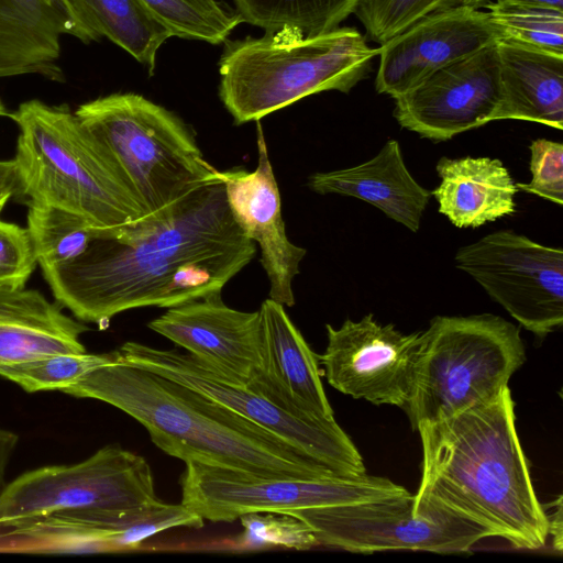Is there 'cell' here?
I'll return each mask as SVG.
<instances>
[{"label":"cell","mask_w":563,"mask_h":563,"mask_svg":"<svg viewBox=\"0 0 563 563\" xmlns=\"http://www.w3.org/2000/svg\"><path fill=\"white\" fill-rule=\"evenodd\" d=\"M255 253L220 180L159 213L100 230L81 255L41 269L57 303L103 329L126 310L173 308L221 294Z\"/></svg>","instance_id":"cell-1"},{"label":"cell","mask_w":563,"mask_h":563,"mask_svg":"<svg viewBox=\"0 0 563 563\" xmlns=\"http://www.w3.org/2000/svg\"><path fill=\"white\" fill-rule=\"evenodd\" d=\"M417 432L422 464L416 497L449 507L515 548L545 545L548 515L516 429L509 386L487 401L421 424Z\"/></svg>","instance_id":"cell-2"},{"label":"cell","mask_w":563,"mask_h":563,"mask_svg":"<svg viewBox=\"0 0 563 563\" xmlns=\"http://www.w3.org/2000/svg\"><path fill=\"white\" fill-rule=\"evenodd\" d=\"M107 402L140 422L170 456L253 474L319 478L336 474L274 432L181 383L120 361L64 390Z\"/></svg>","instance_id":"cell-3"},{"label":"cell","mask_w":563,"mask_h":563,"mask_svg":"<svg viewBox=\"0 0 563 563\" xmlns=\"http://www.w3.org/2000/svg\"><path fill=\"white\" fill-rule=\"evenodd\" d=\"M20 197L75 213L101 230L148 216L106 145L67 106L32 99L10 117Z\"/></svg>","instance_id":"cell-4"},{"label":"cell","mask_w":563,"mask_h":563,"mask_svg":"<svg viewBox=\"0 0 563 563\" xmlns=\"http://www.w3.org/2000/svg\"><path fill=\"white\" fill-rule=\"evenodd\" d=\"M224 44L219 96L235 124L321 91L349 92L378 55L356 29L343 26L309 36L279 29Z\"/></svg>","instance_id":"cell-5"},{"label":"cell","mask_w":563,"mask_h":563,"mask_svg":"<svg viewBox=\"0 0 563 563\" xmlns=\"http://www.w3.org/2000/svg\"><path fill=\"white\" fill-rule=\"evenodd\" d=\"M148 462L119 444L88 459L26 472L0 496V532L40 521L121 527L162 503Z\"/></svg>","instance_id":"cell-6"},{"label":"cell","mask_w":563,"mask_h":563,"mask_svg":"<svg viewBox=\"0 0 563 563\" xmlns=\"http://www.w3.org/2000/svg\"><path fill=\"white\" fill-rule=\"evenodd\" d=\"M75 113L112 154L148 216L221 180L189 126L139 93L99 97Z\"/></svg>","instance_id":"cell-7"},{"label":"cell","mask_w":563,"mask_h":563,"mask_svg":"<svg viewBox=\"0 0 563 563\" xmlns=\"http://www.w3.org/2000/svg\"><path fill=\"white\" fill-rule=\"evenodd\" d=\"M422 333L402 409L415 431L494 398L526 361L519 329L495 314L437 316Z\"/></svg>","instance_id":"cell-8"},{"label":"cell","mask_w":563,"mask_h":563,"mask_svg":"<svg viewBox=\"0 0 563 563\" xmlns=\"http://www.w3.org/2000/svg\"><path fill=\"white\" fill-rule=\"evenodd\" d=\"M287 514L307 523L319 545L356 553L387 550L461 553L482 539L494 537L467 517L409 492Z\"/></svg>","instance_id":"cell-9"},{"label":"cell","mask_w":563,"mask_h":563,"mask_svg":"<svg viewBox=\"0 0 563 563\" xmlns=\"http://www.w3.org/2000/svg\"><path fill=\"white\" fill-rule=\"evenodd\" d=\"M180 485L181 503L212 522H232L250 512L287 514L408 493L388 478L366 473L272 477L199 462L186 463Z\"/></svg>","instance_id":"cell-10"},{"label":"cell","mask_w":563,"mask_h":563,"mask_svg":"<svg viewBox=\"0 0 563 563\" xmlns=\"http://www.w3.org/2000/svg\"><path fill=\"white\" fill-rule=\"evenodd\" d=\"M124 363L194 388L274 432L340 475L366 473L363 457L335 419L295 416L266 397L236 384L189 353L125 342L114 351Z\"/></svg>","instance_id":"cell-11"},{"label":"cell","mask_w":563,"mask_h":563,"mask_svg":"<svg viewBox=\"0 0 563 563\" xmlns=\"http://www.w3.org/2000/svg\"><path fill=\"white\" fill-rule=\"evenodd\" d=\"M487 295L536 336L563 323V250L511 230L462 246L454 257Z\"/></svg>","instance_id":"cell-12"},{"label":"cell","mask_w":563,"mask_h":563,"mask_svg":"<svg viewBox=\"0 0 563 563\" xmlns=\"http://www.w3.org/2000/svg\"><path fill=\"white\" fill-rule=\"evenodd\" d=\"M325 329L327 347L318 358L328 383L355 399L404 409L413 386L422 331L405 334L393 323H379L372 313Z\"/></svg>","instance_id":"cell-13"},{"label":"cell","mask_w":563,"mask_h":563,"mask_svg":"<svg viewBox=\"0 0 563 563\" xmlns=\"http://www.w3.org/2000/svg\"><path fill=\"white\" fill-rule=\"evenodd\" d=\"M496 43L394 98V117L400 126L421 137L446 141L498 120L503 90Z\"/></svg>","instance_id":"cell-14"},{"label":"cell","mask_w":563,"mask_h":563,"mask_svg":"<svg viewBox=\"0 0 563 563\" xmlns=\"http://www.w3.org/2000/svg\"><path fill=\"white\" fill-rule=\"evenodd\" d=\"M501 37L486 11L465 5L430 13L380 45L375 88L396 98Z\"/></svg>","instance_id":"cell-15"},{"label":"cell","mask_w":563,"mask_h":563,"mask_svg":"<svg viewBox=\"0 0 563 563\" xmlns=\"http://www.w3.org/2000/svg\"><path fill=\"white\" fill-rule=\"evenodd\" d=\"M147 327L228 379L251 390L260 385L258 310L233 309L213 294L168 308Z\"/></svg>","instance_id":"cell-16"},{"label":"cell","mask_w":563,"mask_h":563,"mask_svg":"<svg viewBox=\"0 0 563 563\" xmlns=\"http://www.w3.org/2000/svg\"><path fill=\"white\" fill-rule=\"evenodd\" d=\"M257 165L253 172H220L231 213L243 233L257 243L269 282L271 299L295 305L292 280L306 250L291 243L282 218L280 194L262 125L256 121Z\"/></svg>","instance_id":"cell-17"},{"label":"cell","mask_w":563,"mask_h":563,"mask_svg":"<svg viewBox=\"0 0 563 563\" xmlns=\"http://www.w3.org/2000/svg\"><path fill=\"white\" fill-rule=\"evenodd\" d=\"M258 313L262 379L253 391L295 416L333 419L318 354L292 323L285 306L267 298Z\"/></svg>","instance_id":"cell-18"},{"label":"cell","mask_w":563,"mask_h":563,"mask_svg":"<svg viewBox=\"0 0 563 563\" xmlns=\"http://www.w3.org/2000/svg\"><path fill=\"white\" fill-rule=\"evenodd\" d=\"M89 35L55 0H0V78L40 75L64 80L60 37Z\"/></svg>","instance_id":"cell-19"},{"label":"cell","mask_w":563,"mask_h":563,"mask_svg":"<svg viewBox=\"0 0 563 563\" xmlns=\"http://www.w3.org/2000/svg\"><path fill=\"white\" fill-rule=\"evenodd\" d=\"M309 188L320 195L338 194L363 200L411 232L420 228L431 197L408 170L398 141L389 140L372 159L360 165L314 173Z\"/></svg>","instance_id":"cell-20"},{"label":"cell","mask_w":563,"mask_h":563,"mask_svg":"<svg viewBox=\"0 0 563 563\" xmlns=\"http://www.w3.org/2000/svg\"><path fill=\"white\" fill-rule=\"evenodd\" d=\"M85 322L42 292L0 285V367L58 353H84Z\"/></svg>","instance_id":"cell-21"},{"label":"cell","mask_w":563,"mask_h":563,"mask_svg":"<svg viewBox=\"0 0 563 563\" xmlns=\"http://www.w3.org/2000/svg\"><path fill=\"white\" fill-rule=\"evenodd\" d=\"M503 90L498 120L563 128V55L500 38L496 43Z\"/></svg>","instance_id":"cell-22"},{"label":"cell","mask_w":563,"mask_h":563,"mask_svg":"<svg viewBox=\"0 0 563 563\" xmlns=\"http://www.w3.org/2000/svg\"><path fill=\"white\" fill-rule=\"evenodd\" d=\"M437 173L440 184L431 195L455 227L477 228L515 213L518 189L500 159L442 157Z\"/></svg>","instance_id":"cell-23"},{"label":"cell","mask_w":563,"mask_h":563,"mask_svg":"<svg viewBox=\"0 0 563 563\" xmlns=\"http://www.w3.org/2000/svg\"><path fill=\"white\" fill-rule=\"evenodd\" d=\"M91 41L102 37L120 46L154 74L159 47L172 33L141 0H67Z\"/></svg>","instance_id":"cell-24"},{"label":"cell","mask_w":563,"mask_h":563,"mask_svg":"<svg viewBox=\"0 0 563 563\" xmlns=\"http://www.w3.org/2000/svg\"><path fill=\"white\" fill-rule=\"evenodd\" d=\"M243 22L265 31L290 29L302 35L334 30L355 10L358 0H233Z\"/></svg>","instance_id":"cell-25"},{"label":"cell","mask_w":563,"mask_h":563,"mask_svg":"<svg viewBox=\"0 0 563 563\" xmlns=\"http://www.w3.org/2000/svg\"><path fill=\"white\" fill-rule=\"evenodd\" d=\"M27 231L41 268L81 255L101 229L69 211L27 202Z\"/></svg>","instance_id":"cell-26"},{"label":"cell","mask_w":563,"mask_h":563,"mask_svg":"<svg viewBox=\"0 0 563 563\" xmlns=\"http://www.w3.org/2000/svg\"><path fill=\"white\" fill-rule=\"evenodd\" d=\"M173 36L224 43L243 22L236 10L218 0H141Z\"/></svg>","instance_id":"cell-27"},{"label":"cell","mask_w":563,"mask_h":563,"mask_svg":"<svg viewBox=\"0 0 563 563\" xmlns=\"http://www.w3.org/2000/svg\"><path fill=\"white\" fill-rule=\"evenodd\" d=\"M117 361L115 352L58 353L3 365L0 376L18 384L26 391H64L90 372Z\"/></svg>","instance_id":"cell-28"},{"label":"cell","mask_w":563,"mask_h":563,"mask_svg":"<svg viewBox=\"0 0 563 563\" xmlns=\"http://www.w3.org/2000/svg\"><path fill=\"white\" fill-rule=\"evenodd\" d=\"M503 37L563 55V10L509 1L484 7Z\"/></svg>","instance_id":"cell-29"},{"label":"cell","mask_w":563,"mask_h":563,"mask_svg":"<svg viewBox=\"0 0 563 563\" xmlns=\"http://www.w3.org/2000/svg\"><path fill=\"white\" fill-rule=\"evenodd\" d=\"M489 0H358L354 14L367 37L383 44L419 19L446 9H482Z\"/></svg>","instance_id":"cell-30"},{"label":"cell","mask_w":563,"mask_h":563,"mask_svg":"<svg viewBox=\"0 0 563 563\" xmlns=\"http://www.w3.org/2000/svg\"><path fill=\"white\" fill-rule=\"evenodd\" d=\"M244 527L235 545L242 550L283 547L308 550L318 544L310 527L299 518L278 512H250L240 518Z\"/></svg>","instance_id":"cell-31"},{"label":"cell","mask_w":563,"mask_h":563,"mask_svg":"<svg viewBox=\"0 0 563 563\" xmlns=\"http://www.w3.org/2000/svg\"><path fill=\"white\" fill-rule=\"evenodd\" d=\"M203 518L190 510L183 503L158 505L144 511L132 521L109 530L112 552L136 550L142 542L154 534L172 528H201Z\"/></svg>","instance_id":"cell-32"},{"label":"cell","mask_w":563,"mask_h":563,"mask_svg":"<svg viewBox=\"0 0 563 563\" xmlns=\"http://www.w3.org/2000/svg\"><path fill=\"white\" fill-rule=\"evenodd\" d=\"M531 181L516 184L517 189L562 206L563 144L537 139L530 144Z\"/></svg>","instance_id":"cell-33"},{"label":"cell","mask_w":563,"mask_h":563,"mask_svg":"<svg viewBox=\"0 0 563 563\" xmlns=\"http://www.w3.org/2000/svg\"><path fill=\"white\" fill-rule=\"evenodd\" d=\"M36 265L27 229L0 219V285L25 287Z\"/></svg>","instance_id":"cell-34"},{"label":"cell","mask_w":563,"mask_h":563,"mask_svg":"<svg viewBox=\"0 0 563 563\" xmlns=\"http://www.w3.org/2000/svg\"><path fill=\"white\" fill-rule=\"evenodd\" d=\"M19 443V435L0 428V496L7 486L5 474L10 460Z\"/></svg>","instance_id":"cell-35"},{"label":"cell","mask_w":563,"mask_h":563,"mask_svg":"<svg viewBox=\"0 0 563 563\" xmlns=\"http://www.w3.org/2000/svg\"><path fill=\"white\" fill-rule=\"evenodd\" d=\"M0 190L20 197V187L14 161H0ZM21 198V197H20Z\"/></svg>","instance_id":"cell-36"},{"label":"cell","mask_w":563,"mask_h":563,"mask_svg":"<svg viewBox=\"0 0 563 563\" xmlns=\"http://www.w3.org/2000/svg\"><path fill=\"white\" fill-rule=\"evenodd\" d=\"M556 510L551 515L548 516L549 520V537L552 536L553 538V548L559 553L562 551V495H559L558 499L555 500Z\"/></svg>","instance_id":"cell-37"},{"label":"cell","mask_w":563,"mask_h":563,"mask_svg":"<svg viewBox=\"0 0 563 563\" xmlns=\"http://www.w3.org/2000/svg\"><path fill=\"white\" fill-rule=\"evenodd\" d=\"M496 1H509L517 3L538 4L544 7H551L563 10V0H496Z\"/></svg>","instance_id":"cell-38"},{"label":"cell","mask_w":563,"mask_h":563,"mask_svg":"<svg viewBox=\"0 0 563 563\" xmlns=\"http://www.w3.org/2000/svg\"><path fill=\"white\" fill-rule=\"evenodd\" d=\"M13 195L9 191H2L0 190V213L1 211L3 210V208L5 207L7 202L10 200V198L12 197Z\"/></svg>","instance_id":"cell-39"},{"label":"cell","mask_w":563,"mask_h":563,"mask_svg":"<svg viewBox=\"0 0 563 563\" xmlns=\"http://www.w3.org/2000/svg\"><path fill=\"white\" fill-rule=\"evenodd\" d=\"M55 1H56L59 5H62V7H63V8H64L68 13H70V14L75 18V15H74V13H73V11H71V9H70V5H69V3H68V1H67V0H55ZM75 20H76V18H75ZM76 21H77V20H76ZM78 24H79V23H78ZM79 25H80V24H79ZM80 26H81V25H80ZM81 27H82V26H81ZM86 33H87V32H86ZM87 34H88V33H87ZM89 37H90V36H89ZM90 40H91V38H90ZM91 42H92V41H91Z\"/></svg>","instance_id":"cell-40"},{"label":"cell","mask_w":563,"mask_h":563,"mask_svg":"<svg viewBox=\"0 0 563 563\" xmlns=\"http://www.w3.org/2000/svg\"><path fill=\"white\" fill-rule=\"evenodd\" d=\"M0 117H11L3 102L0 100Z\"/></svg>","instance_id":"cell-41"}]
</instances>
